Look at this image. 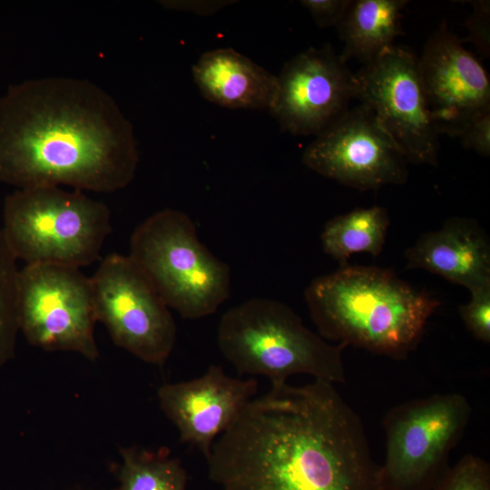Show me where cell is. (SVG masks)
Wrapping results in <instances>:
<instances>
[{
	"label": "cell",
	"instance_id": "6da1fadb",
	"mask_svg": "<svg viewBox=\"0 0 490 490\" xmlns=\"http://www.w3.org/2000/svg\"><path fill=\"white\" fill-rule=\"evenodd\" d=\"M206 460L221 490H379L360 418L320 379L254 397Z\"/></svg>",
	"mask_w": 490,
	"mask_h": 490
},
{
	"label": "cell",
	"instance_id": "7a4b0ae2",
	"mask_svg": "<svg viewBox=\"0 0 490 490\" xmlns=\"http://www.w3.org/2000/svg\"><path fill=\"white\" fill-rule=\"evenodd\" d=\"M139 150L114 98L81 78L47 76L0 97V181L114 192L134 179Z\"/></svg>",
	"mask_w": 490,
	"mask_h": 490
},
{
	"label": "cell",
	"instance_id": "3957f363",
	"mask_svg": "<svg viewBox=\"0 0 490 490\" xmlns=\"http://www.w3.org/2000/svg\"><path fill=\"white\" fill-rule=\"evenodd\" d=\"M304 297L325 340L395 359L406 358L417 347L440 305L389 270L348 264L313 279Z\"/></svg>",
	"mask_w": 490,
	"mask_h": 490
},
{
	"label": "cell",
	"instance_id": "277c9868",
	"mask_svg": "<svg viewBox=\"0 0 490 490\" xmlns=\"http://www.w3.org/2000/svg\"><path fill=\"white\" fill-rule=\"evenodd\" d=\"M217 342L237 372L263 376L271 386L285 384L295 374L345 382L342 353L347 346L327 342L275 299L252 298L229 309L219 322Z\"/></svg>",
	"mask_w": 490,
	"mask_h": 490
},
{
	"label": "cell",
	"instance_id": "5b68a950",
	"mask_svg": "<svg viewBox=\"0 0 490 490\" xmlns=\"http://www.w3.org/2000/svg\"><path fill=\"white\" fill-rule=\"evenodd\" d=\"M3 236L16 260L80 269L101 258L113 231L106 204L81 191L16 189L3 204Z\"/></svg>",
	"mask_w": 490,
	"mask_h": 490
},
{
	"label": "cell",
	"instance_id": "8992f818",
	"mask_svg": "<svg viewBox=\"0 0 490 490\" xmlns=\"http://www.w3.org/2000/svg\"><path fill=\"white\" fill-rule=\"evenodd\" d=\"M128 255L184 318L210 316L230 296V266L200 241L181 211L167 208L145 219L131 236Z\"/></svg>",
	"mask_w": 490,
	"mask_h": 490
},
{
	"label": "cell",
	"instance_id": "52a82bcc",
	"mask_svg": "<svg viewBox=\"0 0 490 490\" xmlns=\"http://www.w3.org/2000/svg\"><path fill=\"white\" fill-rule=\"evenodd\" d=\"M461 394H436L393 407L383 421L386 459L379 490H432L449 469L447 459L471 416Z\"/></svg>",
	"mask_w": 490,
	"mask_h": 490
},
{
	"label": "cell",
	"instance_id": "ba28073f",
	"mask_svg": "<svg viewBox=\"0 0 490 490\" xmlns=\"http://www.w3.org/2000/svg\"><path fill=\"white\" fill-rule=\"evenodd\" d=\"M19 330L33 346L69 351L89 360L99 357L91 278L80 269L25 264L18 278Z\"/></svg>",
	"mask_w": 490,
	"mask_h": 490
},
{
	"label": "cell",
	"instance_id": "9c48e42d",
	"mask_svg": "<svg viewBox=\"0 0 490 490\" xmlns=\"http://www.w3.org/2000/svg\"><path fill=\"white\" fill-rule=\"evenodd\" d=\"M97 321L139 359L163 364L176 341L170 308L129 255L112 253L91 277Z\"/></svg>",
	"mask_w": 490,
	"mask_h": 490
},
{
	"label": "cell",
	"instance_id": "30bf717a",
	"mask_svg": "<svg viewBox=\"0 0 490 490\" xmlns=\"http://www.w3.org/2000/svg\"><path fill=\"white\" fill-rule=\"evenodd\" d=\"M354 98L371 110L408 162L437 165L439 133L412 51L393 44L354 74Z\"/></svg>",
	"mask_w": 490,
	"mask_h": 490
},
{
	"label": "cell",
	"instance_id": "8fae6325",
	"mask_svg": "<svg viewBox=\"0 0 490 490\" xmlns=\"http://www.w3.org/2000/svg\"><path fill=\"white\" fill-rule=\"evenodd\" d=\"M302 162L318 174L360 191L405 183L409 162L362 103L346 110L318 134L305 149Z\"/></svg>",
	"mask_w": 490,
	"mask_h": 490
},
{
	"label": "cell",
	"instance_id": "7c38bea8",
	"mask_svg": "<svg viewBox=\"0 0 490 490\" xmlns=\"http://www.w3.org/2000/svg\"><path fill=\"white\" fill-rule=\"evenodd\" d=\"M270 112L281 130L316 136L334 122L354 98V74L328 45L293 56L280 71Z\"/></svg>",
	"mask_w": 490,
	"mask_h": 490
},
{
	"label": "cell",
	"instance_id": "4fadbf2b",
	"mask_svg": "<svg viewBox=\"0 0 490 490\" xmlns=\"http://www.w3.org/2000/svg\"><path fill=\"white\" fill-rule=\"evenodd\" d=\"M418 68L439 134L456 137L468 122L490 111L487 72L446 23L427 40Z\"/></svg>",
	"mask_w": 490,
	"mask_h": 490
},
{
	"label": "cell",
	"instance_id": "5bb4252c",
	"mask_svg": "<svg viewBox=\"0 0 490 490\" xmlns=\"http://www.w3.org/2000/svg\"><path fill=\"white\" fill-rule=\"evenodd\" d=\"M258 391V381L228 376L211 365L196 378L159 387L157 397L164 415L179 431L180 440L207 459L215 438L240 416Z\"/></svg>",
	"mask_w": 490,
	"mask_h": 490
},
{
	"label": "cell",
	"instance_id": "9a60e30c",
	"mask_svg": "<svg viewBox=\"0 0 490 490\" xmlns=\"http://www.w3.org/2000/svg\"><path fill=\"white\" fill-rule=\"evenodd\" d=\"M407 269H424L469 291L490 286V245L479 227L453 218L406 250Z\"/></svg>",
	"mask_w": 490,
	"mask_h": 490
},
{
	"label": "cell",
	"instance_id": "2e32d148",
	"mask_svg": "<svg viewBox=\"0 0 490 490\" xmlns=\"http://www.w3.org/2000/svg\"><path fill=\"white\" fill-rule=\"evenodd\" d=\"M191 72L201 94L219 106L270 113L275 103L277 76L232 48L202 54Z\"/></svg>",
	"mask_w": 490,
	"mask_h": 490
},
{
	"label": "cell",
	"instance_id": "e0dca14e",
	"mask_svg": "<svg viewBox=\"0 0 490 490\" xmlns=\"http://www.w3.org/2000/svg\"><path fill=\"white\" fill-rule=\"evenodd\" d=\"M406 0H354L338 24L344 48L341 60L355 58L364 64L393 45L404 34L401 26Z\"/></svg>",
	"mask_w": 490,
	"mask_h": 490
},
{
	"label": "cell",
	"instance_id": "ac0fdd59",
	"mask_svg": "<svg viewBox=\"0 0 490 490\" xmlns=\"http://www.w3.org/2000/svg\"><path fill=\"white\" fill-rule=\"evenodd\" d=\"M389 218L384 208L355 209L328 220L320 240L325 253L341 266L355 253L377 256L385 244Z\"/></svg>",
	"mask_w": 490,
	"mask_h": 490
},
{
	"label": "cell",
	"instance_id": "d6986e66",
	"mask_svg": "<svg viewBox=\"0 0 490 490\" xmlns=\"http://www.w3.org/2000/svg\"><path fill=\"white\" fill-rule=\"evenodd\" d=\"M117 490H186L187 474L169 451L139 446L120 449Z\"/></svg>",
	"mask_w": 490,
	"mask_h": 490
},
{
	"label": "cell",
	"instance_id": "ffe728a7",
	"mask_svg": "<svg viewBox=\"0 0 490 490\" xmlns=\"http://www.w3.org/2000/svg\"><path fill=\"white\" fill-rule=\"evenodd\" d=\"M16 261L0 230V368L15 356L20 332Z\"/></svg>",
	"mask_w": 490,
	"mask_h": 490
},
{
	"label": "cell",
	"instance_id": "44dd1931",
	"mask_svg": "<svg viewBox=\"0 0 490 490\" xmlns=\"http://www.w3.org/2000/svg\"><path fill=\"white\" fill-rule=\"evenodd\" d=\"M432 490H490L489 466L474 455L464 456Z\"/></svg>",
	"mask_w": 490,
	"mask_h": 490
},
{
	"label": "cell",
	"instance_id": "7402d4cb",
	"mask_svg": "<svg viewBox=\"0 0 490 490\" xmlns=\"http://www.w3.org/2000/svg\"><path fill=\"white\" fill-rule=\"evenodd\" d=\"M470 301L459 309L471 334L485 343L490 341V286L473 290Z\"/></svg>",
	"mask_w": 490,
	"mask_h": 490
},
{
	"label": "cell",
	"instance_id": "603a6c76",
	"mask_svg": "<svg viewBox=\"0 0 490 490\" xmlns=\"http://www.w3.org/2000/svg\"><path fill=\"white\" fill-rule=\"evenodd\" d=\"M473 11L466 22L468 36L466 41L473 43L485 57L490 54V2L472 1Z\"/></svg>",
	"mask_w": 490,
	"mask_h": 490
},
{
	"label": "cell",
	"instance_id": "cb8c5ba5",
	"mask_svg": "<svg viewBox=\"0 0 490 490\" xmlns=\"http://www.w3.org/2000/svg\"><path fill=\"white\" fill-rule=\"evenodd\" d=\"M456 137L466 148L484 157H488L490 154V111L468 122Z\"/></svg>",
	"mask_w": 490,
	"mask_h": 490
},
{
	"label": "cell",
	"instance_id": "d4e9b609",
	"mask_svg": "<svg viewBox=\"0 0 490 490\" xmlns=\"http://www.w3.org/2000/svg\"><path fill=\"white\" fill-rule=\"evenodd\" d=\"M351 0H301L316 24L320 28L338 26L344 17Z\"/></svg>",
	"mask_w": 490,
	"mask_h": 490
},
{
	"label": "cell",
	"instance_id": "484cf974",
	"mask_svg": "<svg viewBox=\"0 0 490 490\" xmlns=\"http://www.w3.org/2000/svg\"><path fill=\"white\" fill-rule=\"evenodd\" d=\"M164 8L179 12L191 13L197 15H211L223 9L224 7L237 3L230 0H188V1H159Z\"/></svg>",
	"mask_w": 490,
	"mask_h": 490
}]
</instances>
